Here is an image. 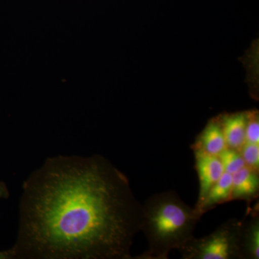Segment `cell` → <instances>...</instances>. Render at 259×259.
<instances>
[{"label": "cell", "mask_w": 259, "mask_h": 259, "mask_svg": "<svg viewBox=\"0 0 259 259\" xmlns=\"http://www.w3.org/2000/svg\"><path fill=\"white\" fill-rule=\"evenodd\" d=\"M243 222L230 220L210 234L193 237L180 250L184 259H242L241 241Z\"/></svg>", "instance_id": "3957f363"}, {"label": "cell", "mask_w": 259, "mask_h": 259, "mask_svg": "<svg viewBox=\"0 0 259 259\" xmlns=\"http://www.w3.org/2000/svg\"><path fill=\"white\" fill-rule=\"evenodd\" d=\"M248 112H237L223 116L221 122L227 148L241 151L245 144Z\"/></svg>", "instance_id": "5b68a950"}, {"label": "cell", "mask_w": 259, "mask_h": 259, "mask_svg": "<svg viewBox=\"0 0 259 259\" xmlns=\"http://www.w3.org/2000/svg\"><path fill=\"white\" fill-rule=\"evenodd\" d=\"M10 192L5 182H0V199H8Z\"/></svg>", "instance_id": "4fadbf2b"}, {"label": "cell", "mask_w": 259, "mask_h": 259, "mask_svg": "<svg viewBox=\"0 0 259 259\" xmlns=\"http://www.w3.org/2000/svg\"><path fill=\"white\" fill-rule=\"evenodd\" d=\"M233 176L224 172L220 180L212 186L202 202L196 204L194 208L201 214L215 207L217 204L224 203L231 200Z\"/></svg>", "instance_id": "ba28073f"}, {"label": "cell", "mask_w": 259, "mask_h": 259, "mask_svg": "<svg viewBox=\"0 0 259 259\" xmlns=\"http://www.w3.org/2000/svg\"><path fill=\"white\" fill-rule=\"evenodd\" d=\"M218 157L222 162L225 172L232 175L245 166L241 152L233 148H226L222 153H220Z\"/></svg>", "instance_id": "30bf717a"}, {"label": "cell", "mask_w": 259, "mask_h": 259, "mask_svg": "<svg viewBox=\"0 0 259 259\" xmlns=\"http://www.w3.org/2000/svg\"><path fill=\"white\" fill-rule=\"evenodd\" d=\"M241 249L242 259L259 258V216L258 212L251 219L243 223Z\"/></svg>", "instance_id": "9c48e42d"}, {"label": "cell", "mask_w": 259, "mask_h": 259, "mask_svg": "<svg viewBox=\"0 0 259 259\" xmlns=\"http://www.w3.org/2000/svg\"><path fill=\"white\" fill-rule=\"evenodd\" d=\"M240 152L244 160L245 166L258 172L259 144L245 143Z\"/></svg>", "instance_id": "8fae6325"}, {"label": "cell", "mask_w": 259, "mask_h": 259, "mask_svg": "<svg viewBox=\"0 0 259 259\" xmlns=\"http://www.w3.org/2000/svg\"><path fill=\"white\" fill-rule=\"evenodd\" d=\"M231 200H250L256 197L259 190L258 172L244 166L233 174Z\"/></svg>", "instance_id": "8992f818"}, {"label": "cell", "mask_w": 259, "mask_h": 259, "mask_svg": "<svg viewBox=\"0 0 259 259\" xmlns=\"http://www.w3.org/2000/svg\"><path fill=\"white\" fill-rule=\"evenodd\" d=\"M141 231L148 249L138 258L166 259L193 238L202 214L185 203L175 191L152 194L142 204Z\"/></svg>", "instance_id": "7a4b0ae2"}, {"label": "cell", "mask_w": 259, "mask_h": 259, "mask_svg": "<svg viewBox=\"0 0 259 259\" xmlns=\"http://www.w3.org/2000/svg\"><path fill=\"white\" fill-rule=\"evenodd\" d=\"M195 166L199 182V192L197 204L200 203L213 185L220 180L224 168L218 156L207 154L194 150Z\"/></svg>", "instance_id": "277c9868"}, {"label": "cell", "mask_w": 259, "mask_h": 259, "mask_svg": "<svg viewBox=\"0 0 259 259\" xmlns=\"http://www.w3.org/2000/svg\"><path fill=\"white\" fill-rule=\"evenodd\" d=\"M193 147L194 150L213 156H219L227 148L221 120L215 119L209 121L202 134L199 135Z\"/></svg>", "instance_id": "52a82bcc"}, {"label": "cell", "mask_w": 259, "mask_h": 259, "mask_svg": "<svg viewBox=\"0 0 259 259\" xmlns=\"http://www.w3.org/2000/svg\"><path fill=\"white\" fill-rule=\"evenodd\" d=\"M245 143L259 144V119L257 111L248 112Z\"/></svg>", "instance_id": "7c38bea8"}, {"label": "cell", "mask_w": 259, "mask_h": 259, "mask_svg": "<svg viewBox=\"0 0 259 259\" xmlns=\"http://www.w3.org/2000/svg\"><path fill=\"white\" fill-rule=\"evenodd\" d=\"M142 204L100 156L47 158L23 183L15 258L130 259Z\"/></svg>", "instance_id": "6da1fadb"}, {"label": "cell", "mask_w": 259, "mask_h": 259, "mask_svg": "<svg viewBox=\"0 0 259 259\" xmlns=\"http://www.w3.org/2000/svg\"><path fill=\"white\" fill-rule=\"evenodd\" d=\"M0 258H15L14 253L12 249L5 250V251H0Z\"/></svg>", "instance_id": "5bb4252c"}]
</instances>
